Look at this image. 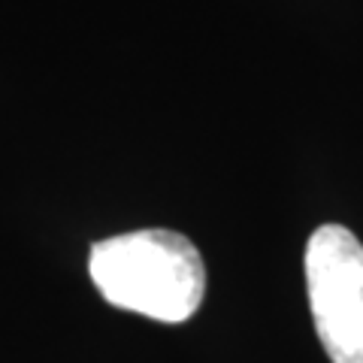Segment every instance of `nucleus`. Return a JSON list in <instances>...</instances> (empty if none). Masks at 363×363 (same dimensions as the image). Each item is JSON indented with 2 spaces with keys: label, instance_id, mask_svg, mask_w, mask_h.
Listing matches in <instances>:
<instances>
[{
  "label": "nucleus",
  "instance_id": "1",
  "mask_svg": "<svg viewBox=\"0 0 363 363\" xmlns=\"http://www.w3.org/2000/svg\"><path fill=\"white\" fill-rule=\"evenodd\" d=\"M88 272L104 300L164 324L200 309L206 267L197 245L176 230H133L91 245Z\"/></svg>",
  "mask_w": 363,
  "mask_h": 363
},
{
  "label": "nucleus",
  "instance_id": "2",
  "mask_svg": "<svg viewBox=\"0 0 363 363\" xmlns=\"http://www.w3.org/2000/svg\"><path fill=\"white\" fill-rule=\"evenodd\" d=\"M306 288L330 363H363V245L342 224H321L306 242Z\"/></svg>",
  "mask_w": 363,
  "mask_h": 363
}]
</instances>
